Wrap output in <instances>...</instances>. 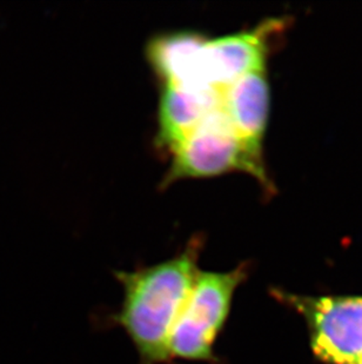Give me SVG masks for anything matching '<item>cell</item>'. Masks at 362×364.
Instances as JSON below:
<instances>
[{
    "label": "cell",
    "mask_w": 362,
    "mask_h": 364,
    "mask_svg": "<svg viewBox=\"0 0 362 364\" xmlns=\"http://www.w3.org/2000/svg\"><path fill=\"white\" fill-rule=\"evenodd\" d=\"M204 237L194 236L173 257L134 270H116L123 289L119 309L109 322L126 333L138 364H166L175 320L198 275Z\"/></svg>",
    "instance_id": "1"
},
{
    "label": "cell",
    "mask_w": 362,
    "mask_h": 364,
    "mask_svg": "<svg viewBox=\"0 0 362 364\" xmlns=\"http://www.w3.org/2000/svg\"><path fill=\"white\" fill-rule=\"evenodd\" d=\"M248 276L243 263L229 272L199 270L170 337V358L216 363V341L225 328L236 290Z\"/></svg>",
    "instance_id": "2"
},
{
    "label": "cell",
    "mask_w": 362,
    "mask_h": 364,
    "mask_svg": "<svg viewBox=\"0 0 362 364\" xmlns=\"http://www.w3.org/2000/svg\"><path fill=\"white\" fill-rule=\"evenodd\" d=\"M170 155L171 164L161 179L163 188L180 179L243 171L253 176L265 193H274L266 166L258 164L247 154L224 114L221 104Z\"/></svg>",
    "instance_id": "3"
},
{
    "label": "cell",
    "mask_w": 362,
    "mask_h": 364,
    "mask_svg": "<svg viewBox=\"0 0 362 364\" xmlns=\"http://www.w3.org/2000/svg\"><path fill=\"white\" fill-rule=\"evenodd\" d=\"M307 322L312 350L329 364L362 358V296H299L281 292Z\"/></svg>",
    "instance_id": "4"
},
{
    "label": "cell",
    "mask_w": 362,
    "mask_h": 364,
    "mask_svg": "<svg viewBox=\"0 0 362 364\" xmlns=\"http://www.w3.org/2000/svg\"><path fill=\"white\" fill-rule=\"evenodd\" d=\"M287 25L285 18H270L251 30L216 38L205 37L202 65L207 87L221 92L243 75L266 69V59L273 43L281 37Z\"/></svg>",
    "instance_id": "5"
},
{
    "label": "cell",
    "mask_w": 362,
    "mask_h": 364,
    "mask_svg": "<svg viewBox=\"0 0 362 364\" xmlns=\"http://www.w3.org/2000/svg\"><path fill=\"white\" fill-rule=\"evenodd\" d=\"M221 109L247 154L265 166L263 144L270 114L266 69L251 71L226 86Z\"/></svg>",
    "instance_id": "6"
},
{
    "label": "cell",
    "mask_w": 362,
    "mask_h": 364,
    "mask_svg": "<svg viewBox=\"0 0 362 364\" xmlns=\"http://www.w3.org/2000/svg\"><path fill=\"white\" fill-rule=\"evenodd\" d=\"M221 104V92L161 84L155 145L171 154Z\"/></svg>",
    "instance_id": "7"
},
{
    "label": "cell",
    "mask_w": 362,
    "mask_h": 364,
    "mask_svg": "<svg viewBox=\"0 0 362 364\" xmlns=\"http://www.w3.org/2000/svg\"><path fill=\"white\" fill-rule=\"evenodd\" d=\"M205 37L198 32L177 31L150 39L146 55L161 84L216 91L206 85L202 73V46Z\"/></svg>",
    "instance_id": "8"
},
{
    "label": "cell",
    "mask_w": 362,
    "mask_h": 364,
    "mask_svg": "<svg viewBox=\"0 0 362 364\" xmlns=\"http://www.w3.org/2000/svg\"><path fill=\"white\" fill-rule=\"evenodd\" d=\"M353 364H362V358H359V360H358V361L354 362V363H353Z\"/></svg>",
    "instance_id": "9"
}]
</instances>
